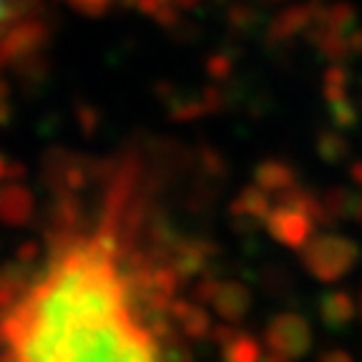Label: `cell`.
<instances>
[{
    "label": "cell",
    "instance_id": "obj_2",
    "mask_svg": "<svg viewBox=\"0 0 362 362\" xmlns=\"http://www.w3.org/2000/svg\"><path fill=\"white\" fill-rule=\"evenodd\" d=\"M23 13H25V0H0V38L11 33Z\"/></svg>",
    "mask_w": 362,
    "mask_h": 362
},
{
    "label": "cell",
    "instance_id": "obj_1",
    "mask_svg": "<svg viewBox=\"0 0 362 362\" xmlns=\"http://www.w3.org/2000/svg\"><path fill=\"white\" fill-rule=\"evenodd\" d=\"M0 362H166L111 226L63 239L21 284L0 310Z\"/></svg>",
    "mask_w": 362,
    "mask_h": 362
}]
</instances>
